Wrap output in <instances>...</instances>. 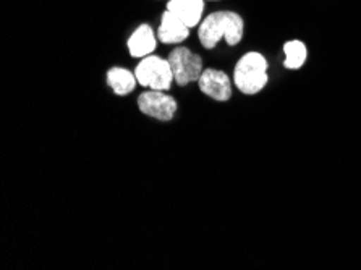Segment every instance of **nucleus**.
Returning a JSON list of instances; mask_svg holds the SVG:
<instances>
[{
	"mask_svg": "<svg viewBox=\"0 0 361 270\" xmlns=\"http://www.w3.org/2000/svg\"><path fill=\"white\" fill-rule=\"evenodd\" d=\"M245 31L243 18L231 10H222L207 15L200 25V42L202 47L214 49L217 42L226 39L228 46H237L242 41Z\"/></svg>",
	"mask_w": 361,
	"mask_h": 270,
	"instance_id": "f257e3e1",
	"label": "nucleus"
},
{
	"mask_svg": "<svg viewBox=\"0 0 361 270\" xmlns=\"http://www.w3.org/2000/svg\"><path fill=\"white\" fill-rule=\"evenodd\" d=\"M235 86L243 94H256L267 85V62L259 52H248L238 60L233 73Z\"/></svg>",
	"mask_w": 361,
	"mask_h": 270,
	"instance_id": "f03ea898",
	"label": "nucleus"
},
{
	"mask_svg": "<svg viewBox=\"0 0 361 270\" xmlns=\"http://www.w3.org/2000/svg\"><path fill=\"white\" fill-rule=\"evenodd\" d=\"M136 80L141 86L154 91L171 90L173 80V71L169 60H164L156 55H147L135 70Z\"/></svg>",
	"mask_w": 361,
	"mask_h": 270,
	"instance_id": "7ed1b4c3",
	"label": "nucleus"
},
{
	"mask_svg": "<svg viewBox=\"0 0 361 270\" xmlns=\"http://www.w3.org/2000/svg\"><path fill=\"white\" fill-rule=\"evenodd\" d=\"M169 63L173 71V80L178 86H187L198 81L202 73V59L188 47H175L169 55Z\"/></svg>",
	"mask_w": 361,
	"mask_h": 270,
	"instance_id": "20e7f679",
	"label": "nucleus"
},
{
	"mask_svg": "<svg viewBox=\"0 0 361 270\" xmlns=\"http://www.w3.org/2000/svg\"><path fill=\"white\" fill-rule=\"evenodd\" d=\"M138 107L147 117L169 122L177 112V102L172 96H167L166 91H146L138 97Z\"/></svg>",
	"mask_w": 361,
	"mask_h": 270,
	"instance_id": "39448f33",
	"label": "nucleus"
},
{
	"mask_svg": "<svg viewBox=\"0 0 361 270\" xmlns=\"http://www.w3.org/2000/svg\"><path fill=\"white\" fill-rule=\"evenodd\" d=\"M200 90L216 101H228L232 96V86L231 78L221 70H202V73L198 80Z\"/></svg>",
	"mask_w": 361,
	"mask_h": 270,
	"instance_id": "423d86ee",
	"label": "nucleus"
},
{
	"mask_svg": "<svg viewBox=\"0 0 361 270\" xmlns=\"http://www.w3.org/2000/svg\"><path fill=\"white\" fill-rule=\"evenodd\" d=\"M191 27L185 25L177 15H173L172 12L166 10V12L162 13L161 26L159 30H157V37H159V41L164 44H180L187 39Z\"/></svg>",
	"mask_w": 361,
	"mask_h": 270,
	"instance_id": "0eeeda50",
	"label": "nucleus"
},
{
	"mask_svg": "<svg viewBox=\"0 0 361 270\" xmlns=\"http://www.w3.org/2000/svg\"><path fill=\"white\" fill-rule=\"evenodd\" d=\"M167 10L177 15L188 27L201 25L204 0H169Z\"/></svg>",
	"mask_w": 361,
	"mask_h": 270,
	"instance_id": "6e6552de",
	"label": "nucleus"
},
{
	"mask_svg": "<svg viewBox=\"0 0 361 270\" xmlns=\"http://www.w3.org/2000/svg\"><path fill=\"white\" fill-rule=\"evenodd\" d=\"M156 49V35L149 25H140L128 39V51L131 57L145 59Z\"/></svg>",
	"mask_w": 361,
	"mask_h": 270,
	"instance_id": "1a4fd4ad",
	"label": "nucleus"
},
{
	"mask_svg": "<svg viewBox=\"0 0 361 270\" xmlns=\"http://www.w3.org/2000/svg\"><path fill=\"white\" fill-rule=\"evenodd\" d=\"M107 82L118 96H127L136 87V75L125 68H111L107 71Z\"/></svg>",
	"mask_w": 361,
	"mask_h": 270,
	"instance_id": "9d476101",
	"label": "nucleus"
},
{
	"mask_svg": "<svg viewBox=\"0 0 361 270\" xmlns=\"http://www.w3.org/2000/svg\"><path fill=\"white\" fill-rule=\"evenodd\" d=\"M283 52H286V60L283 67L288 70H298L303 67L308 57V49H306L302 41H288L283 44Z\"/></svg>",
	"mask_w": 361,
	"mask_h": 270,
	"instance_id": "9b49d317",
	"label": "nucleus"
}]
</instances>
